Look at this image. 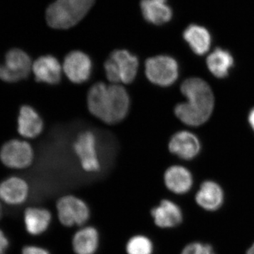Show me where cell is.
Returning <instances> with one entry per match:
<instances>
[{
	"label": "cell",
	"mask_w": 254,
	"mask_h": 254,
	"mask_svg": "<svg viewBox=\"0 0 254 254\" xmlns=\"http://www.w3.org/2000/svg\"><path fill=\"white\" fill-rule=\"evenodd\" d=\"M130 103L128 92L120 84L98 82L91 87L87 95L90 113L108 125L123 121L129 112Z\"/></svg>",
	"instance_id": "obj_1"
},
{
	"label": "cell",
	"mask_w": 254,
	"mask_h": 254,
	"mask_svg": "<svg viewBox=\"0 0 254 254\" xmlns=\"http://www.w3.org/2000/svg\"><path fill=\"white\" fill-rule=\"evenodd\" d=\"M182 94L187 103L175 107L177 118L189 126L203 125L210 118L214 108V96L208 83L198 78H190L182 83Z\"/></svg>",
	"instance_id": "obj_2"
},
{
	"label": "cell",
	"mask_w": 254,
	"mask_h": 254,
	"mask_svg": "<svg viewBox=\"0 0 254 254\" xmlns=\"http://www.w3.org/2000/svg\"><path fill=\"white\" fill-rule=\"evenodd\" d=\"M95 0H56L46 11L50 27L67 29L77 24L91 9Z\"/></svg>",
	"instance_id": "obj_3"
},
{
	"label": "cell",
	"mask_w": 254,
	"mask_h": 254,
	"mask_svg": "<svg viewBox=\"0 0 254 254\" xmlns=\"http://www.w3.org/2000/svg\"><path fill=\"white\" fill-rule=\"evenodd\" d=\"M138 68V58L126 50H115L104 64L105 76L113 84H130L136 78Z\"/></svg>",
	"instance_id": "obj_4"
},
{
	"label": "cell",
	"mask_w": 254,
	"mask_h": 254,
	"mask_svg": "<svg viewBox=\"0 0 254 254\" xmlns=\"http://www.w3.org/2000/svg\"><path fill=\"white\" fill-rule=\"evenodd\" d=\"M58 220L63 226L83 227L91 218V209L86 201L76 195H66L56 203Z\"/></svg>",
	"instance_id": "obj_5"
},
{
	"label": "cell",
	"mask_w": 254,
	"mask_h": 254,
	"mask_svg": "<svg viewBox=\"0 0 254 254\" xmlns=\"http://www.w3.org/2000/svg\"><path fill=\"white\" fill-rule=\"evenodd\" d=\"M145 74L153 84L170 86L178 78L179 65L176 60L168 55L153 57L145 61Z\"/></svg>",
	"instance_id": "obj_6"
},
{
	"label": "cell",
	"mask_w": 254,
	"mask_h": 254,
	"mask_svg": "<svg viewBox=\"0 0 254 254\" xmlns=\"http://www.w3.org/2000/svg\"><path fill=\"white\" fill-rule=\"evenodd\" d=\"M73 149L83 171L88 173L100 171L98 140L93 131L86 130L80 132L73 142Z\"/></svg>",
	"instance_id": "obj_7"
},
{
	"label": "cell",
	"mask_w": 254,
	"mask_h": 254,
	"mask_svg": "<svg viewBox=\"0 0 254 254\" xmlns=\"http://www.w3.org/2000/svg\"><path fill=\"white\" fill-rule=\"evenodd\" d=\"M31 58L20 49L9 50L5 56L4 63L0 64V79L6 83H15L25 79L32 71Z\"/></svg>",
	"instance_id": "obj_8"
},
{
	"label": "cell",
	"mask_w": 254,
	"mask_h": 254,
	"mask_svg": "<svg viewBox=\"0 0 254 254\" xmlns=\"http://www.w3.org/2000/svg\"><path fill=\"white\" fill-rule=\"evenodd\" d=\"M0 160L5 166L14 170H23L31 166L34 160V151L28 142L11 139L1 146Z\"/></svg>",
	"instance_id": "obj_9"
},
{
	"label": "cell",
	"mask_w": 254,
	"mask_h": 254,
	"mask_svg": "<svg viewBox=\"0 0 254 254\" xmlns=\"http://www.w3.org/2000/svg\"><path fill=\"white\" fill-rule=\"evenodd\" d=\"M63 73L75 84L86 83L91 77L93 63L88 55L79 50L68 53L63 64Z\"/></svg>",
	"instance_id": "obj_10"
},
{
	"label": "cell",
	"mask_w": 254,
	"mask_h": 254,
	"mask_svg": "<svg viewBox=\"0 0 254 254\" xmlns=\"http://www.w3.org/2000/svg\"><path fill=\"white\" fill-rule=\"evenodd\" d=\"M29 193V185L21 177H7L0 183V200L6 204H23L28 199Z\"/></svg>",
	"instance_id": "obj_11"
},
{
	"label": "cell",
	"mask_w": 254,
	"mask_h": 254,
	"mask_svg": "<svg viewBox=\"0 0 254 254\" xmlns=\"http://www.w3.org/2000/svg\"><path fill=\"white\" fill-rule=\"evenodd\" d=\"M32 72L37 81L55 85L61 81L63 65L55 57L45 55L40 57L33 63Z\"/></svg>",
	"instance_id": "obj_12"
},
{
	"label": "cell",
	"mask_w": 254,
	"mask_h": 254,
	"mask_svg": "<svg viewBox=\"0 0 254 254\" xmlns=\"http://www.w3.org/2000/svg\"><path fill=\"white\" fill-rule=\"evenodd\" d=\"M44 128L43 119L30 105H23L18 112L17 130L21 136L33 139L41 134Z\"/></svg>",
	"instance_id": "obj_13"
},
{
	"label": "cell",
	"mask_w": 254,
	"mask_h": 254,
	"mask_svg": "<svg viewBox=\"0 0 254 254\" xmlns=\"http://www.w3.org/2000/svg\"><path fill=\"white\" fill-rule=\"evenodd\" d=\"M169 150L173 154L180 158L190 160L199 153V140L190 132L182 131L177 132L170 138Z\"/></svg>",
	"instance_id": "obj_14"
},
{
	"label": "cell",
	"mask_w": 254,
	"mask_h": 254,
	"mask_svg": "<svg viewBox=\"0 0 254 254\" xmlns=\"http://www.w3.org/2000/svg\"><path fill=\"white\" fill-rule=\"evenodd\" d=\"M150 215L157 227L173 228L180 225L182 221L181 208L172 200L164 199L157 206L151 209Z\"/></svg>",
	"instance_id": "obj_15"
},
{
	"label": "cell",
	"mask_w": 254,
	"mask_h": 254,
	"mask_svg": "<svg viewBox=\"0 0 254 254\" xmlns=\"http://www.w3.org/2000/svg\"><path fill=\"white\" fill-rule=\"evenodd\" d=\"M25 228L32 236H39L48 231L53 221V215L49 210L40 207H30L23 215Z\"/></svg>",
	"instance_id": "obj_16"
},
{
	"label": "cell",
	"mask_w": 254,
	"mask_h": 254,
	"mask_svg": "<svg viewBox=\"0 0 254 254\" xmlns=\"http://www.w3.org/2000/svg\"><path fill=\"white\" fill-rule=\"evenodd\" d=\"M75 254H95L100 246V234L93 226L81 227L71 240Z\"/></svg>",
	"instance_id": "obj_17"
},
{
	"label": "cell",
	"mask_w": 254,
	"mask_h": 254,
	"mask_svg": "<svg viewBox=\"0 0 254 254\" xmlns=\"http://www.w3.org/2000/svg\"><path fill=\"white\" fill-rule=\"evenodd\" d=\"M164 182L170 191L177 194H182L190 190L193 179L191 174L187 168L180 165H173L165 171Z\"/></svg>",
	"instance_id": "obj_18"
},
{
	"label": "cell",
	"mask_w": 254,
	"mask_h": 254,
	"mask_svg": "<svg viewBox=\"0 0 254 254\" xmlns=\"http://www.w3.org/2000/svg\"><path fill=\"white\" fill-rule=\"evenodd\" d=\"M168 0H141V9L143 17L148 23L163 25L173 17V10Z\"/></svg>",
	"instance_id": "obj_19"
},
{
	"label": "cell",
	"mask_w": 254,
	"mask_h": 254,
	"mask_svg": "<svg viewBox=\"0 0 254 254\" xmlns=\"http://www.w3.org/2000/svg\"><path fill=\"white\" fill-rule=\"evenodd\" d=\"M197 203L208 210L220 208L224 200V193L218 184L211 181L203 182L195 195Z\"/></svg>",
	"instance_id": "obj_20"
},
{
	"label": "cell",
	"mask_w": 254,
	"mask_h": 254,
	"mask_svg": "<svg viewBox=\"0 0 254 254\" xmlns=\"http://www.w3.org/2000/svg\"><path fill=\"white\" fill-rule=\"evenodd\" d=\"M183 36L190 49L196 55H204L210 49L211 36L204 27L198 25H190L184 32Z\"/></svg>",
	"instance_id": "obj_21"
},
{
	"label": "cell",
	"mask_w": 254,
	"mask_h": 254,
	"mask_svg": "<svg viewBox=\"0 0 254 254\" xmlns=\"http://www.w3.org/2000/svg\"><path fill=\"white\" fill-rule=\"evenodd\" d=\"M210 72L218 78H225L234 64L231 54L227 50L217 48L210 53L206 60Z\"/></svg>",
	"instance_id": "obj_22"
},
{
	"label": "cell",
	"mask_w": 254,
	"mask_h": 254,
	"mask_svg": "<svg viewBox=\"0 0 254 254\" xmlns=\"http://www.w3.org/2000/svg\"><path fill=\"white\" fill-rule=\"evenodd\" d=\"M125 250L127 254H153L154 245L149 237L136 235L127 241Z\"/></svg>",
	"instance_id": "obj_23"
},
{
	"label": "cell",
	"mask_w": 254,
	"mask_h": 254,
	"mask_svg": "<svg viewBox=\"0 0 254 254\" xmlns=\"http://www.w3.org/2000/svg\"><path fill=\"white\" fill-rule=\"evenodd\" d=\"M181 254H216L211 246L200 242H194L187 245Z\"/></svg>",
	"instance_id": "obj_24"
},
{
	"label": "cell",
	"mask_w": 254,
	"mask_h": 254,
	"mask_svg": "<svg viewBox=\"0 0 254 254\" xmlns=\"http://www.w3.org/2000/svg\"><path fill=\"white\" fill-rule=\"evenodd\" d=\"M21 254H51L46 248L35 245H28L23 247Z\"/></svg>",
	"instance_id": "obj_25"
},
{
	"label": "cell",
	"mask_w": 254,
	"mask_h": 254,
	"mask_svg": "<svg viewBox=\"0 0 254 254\" xmlns=\"http://www.w3.org/2000/svg\"><path fill=\"white\" fill-rule=\"evenodd\" d=\"M9 247V241L2 230H0V254H6Z\"/></svg>",
	"instance_id": "obj_26"
},
{
	"label": "cell",
	"mask_w": 254,
	"mask_h": 254,
	"mask_svg": "<svg viewBox=\"0 0 254 254\" xmlns=\"http://www.w3.org/2000/svg\"><path fill=\"white\" fill-rule=\"evenodd\" d=\"M249 122H250L251 126L254 130V108L251 110L250 115H249Z\"/></svg>",
	"instance_id": "obj_27"
},
{
	"label": "cell",
	"mask_w": 254,
	"mask_h": 254,
	"mask_svg": "<svg viewBox=\"0 0 254 254\" xmlns=\"http://www.w3.org/2000/svg\"><path fill=\"white\" fill-rule=\"evenodd\" d=\"M247 254H254V244L252 246V247H250L249 250L247 251Z\"/></svg>",
	"instance_id": "obj_28"
},
{
	"label": "cell",
	"mask_w": 254,
	"mask_h": 254,
	"mask_svg": "<svg viewBox=\"0 0 254 254\" xmlns=\"http://www.w3.org/2000/svg\"><path fill=\"white\" fill-rule=\"evenodd\" d=\"M2 215V206H1V200H0V218Z\"/></svg>",
	"instance_id": "obj_29"
}]
</instances>
